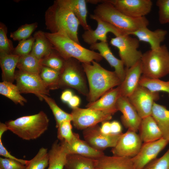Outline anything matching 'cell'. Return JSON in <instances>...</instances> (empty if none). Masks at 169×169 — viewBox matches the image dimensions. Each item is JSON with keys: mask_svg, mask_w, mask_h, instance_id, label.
<instances>
[{"mask_svg": "<svg viewBox=\"0 0 169 169\" xmlns=\"http://www.w3.org/2000/svg\"><path fill=\"white\" fill-rule=\"evenodd\" d=\"M81 63L89 84L87 96L89 103L95 101L105 92L121 84V82L115 71L105 69L95 61L90 64Z\"/></svg>", "mask_w": 169, "mask_h": 169, "instance_id": "1", "label": "cell"}, {"mask_svg": "<svg viewBox=\"0 0 169 169\" xmlns=\"http://www.w3.org/2000/svg\"><path fill=\"white\" fill-rule=\"evenodd\" d=\"M94 4L100 3L94 10V14L110 23L124 34H129L138 29L147 27V18L144 17L133 18L122 13L107 0H94Z\"/></svg>", "mask_w": 169, "mask_h": 169, "instance_id": "2", "label": "cell"}, {"mask_svg": "<svg viewBox=\"0 0 169 169\" xmlns=\"http://www.w3.org/2000/svg\"><path fill=\"white\" fill-rule=\"evenodd\" d=\"M44 35L57 52L64 59H75L81 63L90 64L101 61L99 53L86 49L67 36L60 33H45Z\"/></svg>", "mask_w": 169, "mask_h": 169, "instance_id": "3", "label": "cell"}, {"mask_svg": "<svg viewBox=\"0 0 169 169\" xmlns=\"http://www.w3.org/2000/svg\"><path fill=\"white\" fill-rule=\"evenodd\" d=\"M49 123L47 115L41 111L34 115L9 120L5 124L9 130L20 138L30 140L40 136L48 129Z\"/></svg>", "mask_w": 169, "mask_h": 169, "instance_id": "4", "label": "cell"}, {"mask_svg": "<svg viewBox=\"0 0 169 169\" xmlns=\"http://www.w3.org/2000/svg\"><path fill=\"white\" fill-rule=\"evenodd\" d=\"M140 62L145 77L159 79L169 74V50L165 44L157 50L150 49L143 53Z\"/></svg>", "mask_w": 169, "mask_h": 169, "instance_id": "5", "label": "cell"}, {"mask_svg": "<svg viewBox=\"0 0 169 169\" xmlns=\"http://www.w3.org/2000/svg\"><path fill=\"white\" fill-rule=\"evenodd\" d=\"M50 23L52 33H63L80 44L78 35L79 20L71 11L56 1L51 10Z\"/></svg>", "mask_w": 169, "mask_h": 169, "instance_id": "6", "label": "cell"}, {"mask_svg": "<svg viewBox=\"0 0 169 169\" xmlns=\"http://www.w3.org/2000/svg\"><path fill=\"white\" fill-rule=\"evenodd\" d=\"M86 77L80 62L74 58L65 60L64 67L60 72L58 89L73 88L87 97L89 89Z\"/></svg>", "mask_w": 169, "mask_h": 169, "instance_id": "7", "label": "cell"}, {"mask_svg": "<svg viewBox=\"0 0 169 169\" xmlns=\"http://www.w3.org/2000/svg\"><path fill=\"white\" fill-rule=\"evenodd\" d=\"M139 41L136 37L123 34L112 38L110 44L117 48L120 59L126 69L129 68L140 61L142 53L138 50Z\"/></svg>", "mask_w": 169, "mask_h": 169, "instance_id": "8", "label": "cell"}, {"mask_svg": "<svg viewBox=\"0 0 169 169\" xmlns=\"http://www.w3.org/2000/svg\"><path fill=\"white\" fill-rule=\"evenodd\" d=\"M73 125L78 130H84L99 123L108 121L112 115L106 112L78 107L72 108L71 113Z\"/></svg>", "mask_w": 169, "mask_h": 169, "instance_id": "9", "label": "cell"}, {"mask_svg": "<svg viewBox=\"0 0 169 169\" xmlns=\"http://www.w3.org/2000/svg\"><path fill=\"white\" fill-rule=\"evenodd\" d=\"M15 80L21 93L34 94L41 100H43L42 95H49V90L39 75L19 70L15 74Z\"/></svg>", "mask_w": 169, "mask_h": 169, "instance_id": "10", "label": "cell"}, {"mask_svg": "<svg viewBox=\"0 0 169 169\" xmlns=\"http://www.w3.org/2000/svg\"><path fill=\"white\" fill-rule=\"evenodd\" d=\"M128 98L143 119L151 115L154 103L159 99V92L151 91L139 85Z\"/></svg>", "mask_w": 169, "mask_h": 169, "instance_id": "11", "label": "cell"}, {"mask_svg": "<svg viewBox=\"0 0 169 169\" xmlns=\"http://www.w3.org/2000/svg\"><path fill=\"white\" fill-rule=\"evenodd\" d=\"M122 134H104L101 132L100 127L98 124L85 129L83 132L84 141L90 146L103 151L107 148L114 147Z\"/></svg>", "mask_w": 169, "mask_h": 169, "instance_id": "12", "label": "cell"}, {"mask_svg": "<svg viewBox=\"0 0 169 169\" xmlns=\"http://www.w3.org/2000/svg\"><path fill=\"white\" fill-rule=\"evenodd\" d=\"M142 142L136 132L128 129L122 134L116 145L112 148L111 152L115 156L132 158L139 152Z\"/></svg>", "mask_w": 169, "mask_h": 169, "instance_id": "13", "label": "cell"}, {"mask_svg": "<svg viewBox=\"0 0 169 169\" xmlns=\"http://www.w3.org/2000/svg\"><path fill=\"white\" fill-rule=\"evenodd\" d=\"M169 143V141L163 138L156 141L144 143L138 154L131 158L134 169H142L156 158L159 153Z\"/></svg>", "mask_w": 169, "mask_h": 169, "instance_id": "14", "label": "cell"}, {"mask_svg": "<svg viewBox=\"0 0 169 169\" xmlns=\"http://www.w3.org/2000/svg\"><path fill=\"white\" fill-rule=\"evenodd\" d=\"M120 12L133 18H140L151 11L152 2L151 0H107Z\"/></svg>", "mask_w": 169, "mask_h": 169, "instance_id": "15", "label": "cell"}, {"mask_svg": "<svg viewBox=\"0 0 169 169\" xmlns=\"http://www.w3.org/2000/svg\"><path fill=\"white\" fill-rule=\"evenodd\" d=\"M90 18L95 20L97 23V26L94 30L91 28L85 30L82 35L84 42L90 45L97 43L98 40L107 42V34L109 33H112L115 36L124 34L114 26L95 15L91 14Z\"/></svg>", "mask_w": 169, "mask_h": 169, "instance_id": "16", "label": "cell"}, {"mask_svg": "<svg viewBox=\"0 0 169 169\" xmlns=\"http://www.w3.org/2000/svg\"><path fill=\"white\" fill-rule=\"evenodd\" d=\"M116 108L122 115L121 122L125 128L137 132L139 130L142 118L130 102L127 97L120 95L116 103Z\"/></svg>", "mask_w": 169, "mask_h": 169, "instance_id": "17", "label": "cell"}, {"mask_svg": "<svg viewBox=\"0 0 169 169\" xmlns=\"http://www.w3.org/2000/svg\"><path fill=\"white\" fill-rule=\"evenodd\" d=\"M60 143L67 155L76 154L94 159L105 155L103 151L94 149L85 141L80 139L79 135L75 133L71 143L68 144L64 141H60Z\"/></svg>", "mask_w": 169, "mask_h": 169, "instance_id": "18", "label": "cell"}, {"mask_svg": "<svg viewBox=\"0 0 169 169\" xmlns=\"http://www.w3.org/2000/svg\"><path fill=\"white\" fill-rule=\"evenodd\" d=\"M120 95V89L118 86L105 92L95 101L89 103L86 107L93 110L106 112L113 115L117 111L116 103Z\"/></svg>", "mask_w": 169, "mask_h": 169, "instance_id": "19", "label": "cell"}, {"mask_svg": "<svg viewBox=\"0 0 169 169\" xmlns=\"http://www.w3.org/2000/svg\"><path fill=\"white\" fill-rule=\"evenodd\" d=\"M167 34V31L162 29L157 28L152 31L147 27H144L128 35L135 36L139 41L148 43L151 49L156 50L160 48L161 44L164 41Z\"/></svg>", "mask_w": 169, "mask_h": 169, "instance_id": "20", "label": "cell"}, {"mask_svg": "<svg viewBox=\"0 0 169 169\" xmlns=\"http://www.w3.org/2000/svg\"><path fill=\"white\" fill-rule=\"evenodd\" d=\"M125 79L119 86L120 95L128 97L139 85V82L142 74L140 61L131 67L125 69Z\"/></svg>", "mask_w": 169, "mask_h": 169, "instance_id": "21", "label": "cell"}, {"mask_svg": "<svg viewBox=\"0 0 169 169\" xmlns=\"http://www.w3.org/2000/svg\"><path fill=\"white\" fill-rule=\"evenodd\" d=\"M90 49L99 51L102 57L106 59L111 67L114 68L115 72L122 83L125 79L126 73L124 63L120 59L117 58L113 55L107 42H97L90 45Z\"/></svg>", "mask_w": 169, "mask_h": 169, "instance_id": "22", "label": "cell"}, {"mask_svg": "<svg viewBox=\"0 0 169 169\" xmlns=\"http://www.w3.org/2000/svg\"><path fill=\"white\" fill-rule=\"evenodd\" d=\"M94 169H134L131 158L104 155L94 159Z\"/></svg>", "mask_w": 169, "mask_h": 169, "instance_id": "23", "label": "cell"}, {"mask_svg": "<svg viewBox=\"0 0 169 169\" xmlns=\"http://www.w3.org/2000/svg\"><path fill=\"white\" fill-rule=\"evenodd\" d=\"M138 131L144 143L152 142L163 138L162 132L151 115L142 119Z\"/></svg>", "mask_w": 169, "mask_h": 169, "instance_id": "24", "label": "cell"}, {"mask_svg": "<svg viewBox=\"0 0 169 169\" xmlns=\"http://www.w3.org/2000/svg\"><path fill=\"white\" fill-rule=\"evenodd\" d=\"M56 2L61 5L72 11L80 25L85 31L91 29L87 21L88 10L85 0H59Z\"/></svg>", "mask_w": 169, "mask_h": 169, "instance_id": "25", "label": "cell"}, {"mask_svg": "<svg viewBox=\"0 0 169 169\" xmlns=\"http://www.w3.org/2000/svg\"><path fill=\"white\" fill-rule=\"evenodd\" d=\"M20 57L14 54L0 53V63L3 81L13 83L15 80V69Z\"/></svg>", "mask_w": 169, "mask_h": 169, "instance_id": "26", "label": "cell"}, {"mask_svg": "<svg viewBox=\"0 0 169 169\" xmlns=\"http://www.w3.org/2000/svg\"><path fill=\"white\" fill-rule=\"evenodd\" d=\"M151 115L159 126L163 138L169 141V110L166 106L155 102Z\"/></svg>", "mask_w": 169, "mask_h": 169, "instance_id": "27", "label": "cell"}, {"mask_svg": "<svg viewBox=\"0 0 169 169\" xmlns=\"http://www.w3.org/2000/svg\"><path fill=\"white\" fill-rule=\"evenodd\" d=\"M49 156L47 169H63L66 163L67 154L60 142L58 140L52 144L48 152Z\"/></svg>", "mask_w": 169, "mask_h": 169, "instance_id": "28", "label": "cell"}, {"mask_svg": "<svg viewBox=\"0 0 169 169\" xmlns=\"http://www.w3.org/2000/svg\"><path fill=\"white\" fill-rule=\"evenodd\" d=\"M35 38L31 54L41 60L51 53V44L41 32L36 33Z\"/></svg>", "mask_w": 169, "mask_h": 169, "instance_id": "29", "label": "cell"}, {"mask_svg": "<svg viewBox=\"0 0 169 169\" xmlns=\"http://www.w3.org/2000/svg\"><path fill=\"white\" fill-rule=\"evenodd\" d=\"M42 67L41 60L31 54L20 56L17 66L20 70L38 75Z\"/></svg>", "mask_w": 169, "mask_h": 169, "instance_id": "30", "label": "cell"}, {"mask_svg": "<svg viewBox=\"0 0 169 169\" xmlns=\"http://www.w3.org/2000/svg\"><path fill=\"white\" fill-rule=\"evenodd\" d=\"M16 85L13 83L3 81L0 83V94L8 98L16 104L23 105L27 102Z\"/></svg>", "mask_w": 169, "mask_h": 169, "instance_id": "31", "label": "cell"}, {"mask_svg": "<svg viewBox=\"0 0 169 169\" xmlns=\"http://www.w3.org/2000/svg\"><path fill=\"white\" fill-rule=\"evenodd\" d=\"M64 169H94V159L76 154H68Z\"/></svg>", "mask_w": 169, "mask_h": 169, "instance_id": "32", "label": "cell"}, {"mask_svg": "<svg viewBox=\"0 0 169 169\" xmlns=\"http://www.w3.org/2000/svg\"><path fill=\"white\" fill-rule=\"evenodd\" d=\"M139 85L152 92H166L168 93L169 97V81L148 78L142 75L140 78Z\"/></svg>", "mask_w": 169, "mask_h": 169, "instance_id": "33", "label": "cell"}, {"mask_svg": "<svg viewBox=\"0 0 169 169\" xmlns=\"http://www.w3.org/2000/svg\"><path fill=\"white\" fill-rule=\"evenodd\" d=\"M49 160L47 149L42 147L33 158L28 160L25 169H45L48 166Z\"/></svg>", "mask_w": 169, "mask_h": 169, "instance_id": "34", "label": "cell"}, {"mask_svg": "<svg viewBox=\"0 0 169 169\" xmlns=\"http://www.w3.org/2000/svg\"><path fill=\"white\" fill-rule=\"evenodd\" d=\"M60 72L43 66L39 75L43 81L49 89H58Z\"/></svg>", "mask_w": 169, "mask_h": 169, "instance_id": "35", "label": "cell"}, {"mask_svg": "<svg viewBox=\"0 0 169 169\" xmlns=\"http://www.w3.org/2000/svg\"><path fill=\"white\" fill-rule=\"evenodd\" d=\"M42 97L49 105L53 112L56 120V128L63 121L66 120L72 121V118L71 114L68 113L62 110L54 100L47 95H43Z\"/></svg>", "mask_w": 169, "mask_h": 169, "instance_id": "36", "label": "cell"}, {"mask_svg": "<svg viewBox=\"0 0 169 169\" xmlns=\"http://www.w3.org/2000/svg\"><path fill=\"white\" fill-rule=\"evenodd\" d=\"M71 121L70 120L63 121L57 127V138L60 141H64L70 144L73 140L75 133L72 132Z\"/></svg>", "mask_w": 169, "mask_h": 169, "instance_id": "37", "label": "cell"}, {"mask_svg": "<svg viewBox=\"0 0 169 169\" xmlns=\"http://www.w3.org/2000/svg\"><path fill=\"white\" fill-rule=\"evenodd\" d=\"M65 59L57 52V54L51 53L41 60L43 66L47 67L60 72L62 69Z\"/></svg>", "mask_w": 169, "mask_h": 169, "instance_id": "38", "label": "cell"}, {"mask_svg": "<svg viewBox=\"0 0 169 169\" xmlns=\"http://www.w3.org/2000/svg\"><path fill=\"white\" fill-rule=\"evenodd\" d=\"M36 23L26 24L11 33L10 37L15 40L21 41L28 38L37 27Z\"/></svg>", "mask_w": 169, "mask_h": 169, "instance_id": "39", "label": "cell"}, {"mask_svg": "<svg viewBox=\"0 0 169 169\" xmlns=\"http://www.w3.org/2000/svg\"><path fill=\"white\" fill-rule=\"evenodd\" d=\"M142 169H169V148L162 156L153 160Z\"/></svg>", "mask_w": 169, "mask_h": 169, "instance_id": "40", "label": "cell"}, {"mask_svg": "<svg viewBox=\"0 0 169 169\" xmlns=\"http://www.w3.org/2000/svg\"><path fill=\"white\" fill-rule=\"evenodd\" d=\"M156 5L158 8V20L161 24L169 23V0H157Z\"/></svg>", "mask_w": 169, "mask_h": 169, "instance_id": "41", "label": "cell"}, {"mask_svg": "<svg viewBox=\"0 0 169 169\" xmlns=\"http://www.w3.org/2000/svg\"><path fill=\"white\" fill-rule=\"evenodd\" d=\"M35 40L34 38L31 37L20 41L14 50V54L21 56L29 54L32 51Z\"/></svg>", "mask_w": 169, "mask_h": 169, "instance_id": "42", "label": "cell"}, {"mask_svg": "<svg viewBox=\"0 0 169 169\" xmlns=\"http://www.w3.org/2000/svg\"><path fill=\"white\" fill-rule=\"evenodd\" d=\"M12 50L10 44L6 33V31L2 24L0 27V53L10 54Z\"/></svg>", "mask_w": 169, "mask_h": 169, "instance_id": "43", "label": "cell"}, {"mask_svg": "<svg viewBox=\"0 0 169 169\" xmlns=\"http://www.w3.org/2000/svg\"><path fill=\"white\" fill-rule=\"evenodd\" d=\"M25 165L16 160L0 158V169H25Z\"/></svg>", "mask_w": 169, "mask_h": 169, "instance_id": "44", "label": "cell"}, {"mask_svg": "<svg viewBox=\"0 0 169 169\" xmlns=\"http://www.w3.org/2000/svg\"><path fill=\"white\" fill-rule=\"evenodd\" d=\"M0 155L5 158L18 161L25 165L28 161V160L18 159L11 155L3 146L2 142V138H0Z\"/></svg>", "mask_w": 169, "mask_h": 169, "instance_id": "45", "label": "cell"}, {"mask_svg": "<svg viewBox=\"0 0 169 169\" xmlns=\"http://www.w3.org/2000/svg\"><path fill=\"white\" fill-rule=\"evenodd\" d=\"M111 134H117L122 133V127L120 123L114 120L111 122Z\"/></svg>", "mask_w": 169, "mask_h": 169, "instance_id": "46", "label": "cell"}, {"mask_svg": "<svg viewBox=\"0 0 169 169\" xmlns=\"http://www.w3.org/2000/svg\"><path fill=\"white\" fill-rule=\"evenodd\" d=\"M100 131L102 133L105 135L111 134V123L108 121L102 122V125L100 127Z\"/></svg>", "mask_w": 169, "mask_h": 169, "instance_id": "47", "label": "cell"}, {"mask_svg": "<svg viewBox=\"0 0 169 169\" xmlns=\"http://www.w3.org/2000/svg\"><path fill=\"white\" fill-rule=\"evenodd\" d=\"M73 95L72 92L70 90H67L62 93L60 98L63 102L68 103Z\"/></svg>", "mask_w": 169, "mask_h": 169, "instance_id": "48", "label": "cell"}, {"mask_svg": "<svg viewBox=\"0 0 169 169\" xmlns=\"http://www.w3.org/2000/svg\"><path fill=\"white\" fill-rule=\"evenodd\" d=\"M80 103L79 98L76 95H73L68 102L72 108L78 107Z\"/></svg>", "mask_w": 169, "mask_h": 169, "instance_id": "49", "label": "cell"}, {"mask_svg": "<svg viewBox=\"0 0 169 169\" xmlns=\"http://www.w3.org/2000/svg\"><path fill=\"white\" fill-rule=\"evenodd\" d=\"M8 130V128L5 123H0V138H2L4 133Z\"/></svg>", "mask_w": 169, "mask_h": 169, "instance_id": "50", "label": "cell"}, {"mask_svg": "<svg viewBox=\"0 0 169 169\" xmlns=\"http://www.w3.org/2000/svg\"></svg>", "mask_w": 169, "mask_h": 169, "instance_id": "51", "label": "cell"}]
</instances>
